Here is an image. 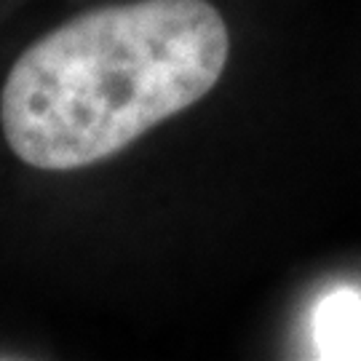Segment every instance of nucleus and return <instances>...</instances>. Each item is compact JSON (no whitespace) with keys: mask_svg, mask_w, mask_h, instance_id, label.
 Returning <instances> with one entry per match:
<instances>
[{"mask_svg":"<svg viewBox=\"0 0 361 361\" xmlns=\"http://www.w3.org/2000/svg\"><path fill=\"white\" fill-rule=\"evenodd\" d=\"M310 332L319 359H361V292L343 286L324 295Z\"/></svg>","mask_w":361,"mask_h":361,"instance_id":"nucleus-2","label":"nucleus"},{"mask_svg":"<svg viewBox=\"0 0 361 361\" xmlns=\"http://www.w3.org/2000/svg\"><path fill=\"white\" fill-rule=\"evenodd\" d=\"M228 56L231 32L209 0H129L75 13L8 67L3 142L46 174L97 166L201 102Z\"/></svg>","mask_w":361,"mask_h":361,"instance_id":"nucleus-1","label":"nucleus"}]
</instances>
